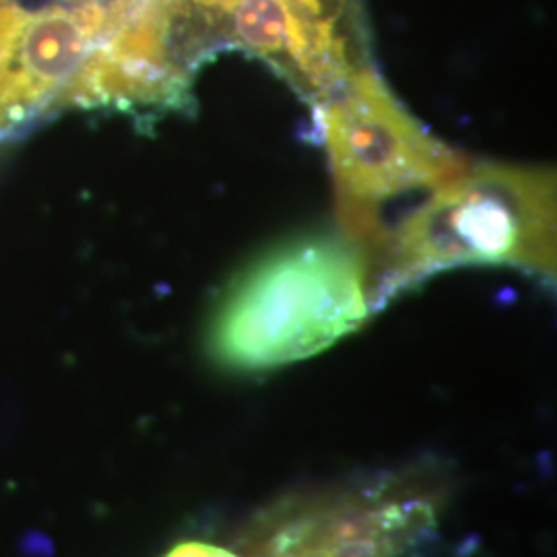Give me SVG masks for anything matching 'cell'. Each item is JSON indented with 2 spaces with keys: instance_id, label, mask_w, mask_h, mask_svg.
Instances as JSON below:
<instances>
[{
  "instance_id": "1",
  "label": "cell",
  "mask_w": 557,
  "mask_h": 557,
  "mask_svg": "<svg viewBox=\"0 0 557 557\" xmlns=\"http://www.w3.org/2000/svg\"><path fill=\"white\" fill-rule=\"evenodd\" d=\"M374 310L370 252L343 234L271 248L230 283L207 331L225 370L264 372L329 349Z\"/></svg>"
},
{
  "instance_id": "2",
  "label": "cell",
  "mask_w": 557,
  "mask_h": 557,
  "mask_svg": "<svg viewBox=\"0 0 557 557\" xmlns=\"http://www.w3.org/2000/svg\"><path fill=\"white\" fill-rule=\"evenodd\" d=\"M556 174L479 163L448 180L384 242L374 308L421 278L465 264L556 275Z\"/></svg>"
},
{
  "instance_id": "3",
  "label": "cell",
  "mask_w": 557,
  "mask_h": 557,
  "mask_svg": "<svg viewBox=\"0 0 557 557\" xmlns=\"http://www.w3.org/2000/svg\"><path fill=\"white\" fill-rule=\"evenodd\" d=\"M319 119L345 234L368 252L384 244L376 215L382 202L434 190L467 170V161L434 139L368 66L320 98Z\"/></svg>"
},
{
  "instance_id": "4",
  "label": "cell",
  "mask_w": 557,
  "mask_h": 557,
  "mask_svg": "<svg viewBox=\"0 0 557 557\" xmlns=\"http://www.w3.org/2000/svg\"><path fill=\"white\" fill-rule=\"evenodd\" d=\"M440 506L442 490L416 473L283 499L250 527L239 557L409 556Z\"/></svg>"
},
{
  "instance_id": "5",
  "label": "cell",
  "mask_w": 557,
  "mask_h": 557,
  "mask_svg": "<svg viewBox=\"0 0 557 557\" xmlns=\"http://www.w3.org/2000/svg\"><path fill=\"white\" fill-rule=\"evenodd\" d=\"M108 29V4L0 2V143L15 139L71 94Z\"/></svg>"
},
{
  "instance_id": "6",
  "label": "cell",
  "mask_w": 557,
  "mask_h": 557,
  "mask_svg": "<svg viewBox=\"0 0 557 557\" xmlns=\"http://www.w3.org/2000/svg\"><path fill=\"white\" fill-rule=\"evenodd\" d=\"M202 29L267 59L308 96L320 100L358 64L338 34L329 0H188Z\"/></svg>"
},
{
  "instance_id": "7",
  "label": "cell",
  "mask_w": 557,
  "mask_h": 557,
  "mask_svg": "<svg viewBox=\"0 0 557 557\" xmlns=\"http://www.w3.org/2000/svg\"><path fill=\"white\" fill-rule=\"evenodd\" d=\"M163 557H239L238 554H232L227 549H221L215 545H207V543H182L178 547H174L168 556Z\"/></svg>"
},
{
  "instance_id": "8",
  "label": "cell",
  "mask_w": 557,
  "mask_h": 557,
  "mask_svg": "<svg viewBox=\"0 0 557 557\" xmlns=\"http://www.w3.org/2000/svg\"><path fill=\"white\" fill-rule=\"evenodd\" d=\"M0 2H11V0H0Z\"/></svg>"
}]
</instances>
